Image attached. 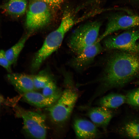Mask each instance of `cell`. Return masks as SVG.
Segmentation results:
<instances>
[{"instance_id": "obj_3", "label": "cell", "mask_w": 139, "mask_h": 139, "mask_svg": "<svg viewBox=\"0 0 139 139\" xmlns=\"http://www.w3.org/2000/svg\"><path fill=\"white\" fill-rule=\"evenodd\" d=\"M66 78L68 87L62 92L54 104L47 108L51 119L57 124L63 123L69 119L79 97L72 76L68 75Z\"/></svg>"}, {"instance_id": "obj_15", "label": "cell", "mask_w": 139, "mask_h": 139, "mask_svg": "<svg viewBox=\"0 0 139 139\" xmlns=\"http://www.w3.org/2000/svg\"><path fill=\"white\" fill-rule=\"evenodd\" d=\"M27 6L26 0H10L2 7L9 15L18 16L24 13Z\"/></svg>"}, {"instance_id": "obj_23", "label": "cell", "mask_w": 139, "mask_h": 139, "mask_svg": "<svg viewBox=\"0 0 139 139\" xmlns=\"http://www.w3.org/2000/svg\"></svg>"}, {"instance_id": "obj_20", "label": "cell", "mask_w": 139, "mask_h": 139, "mask_svg": "<svg viewBox=\"0 0 139 139\" xmlns=\"http://www.w3.org/2000/svg\"><path fill=\"white\" fill-rule=\"evenodd\" d=\"M126 102L134 106L139 105V88L128 93L126 96Z\"/></svg>"}, {"instance_id": "obj_13", "label": "cell", "mask_w": 139, "mask_h": 139, "mask_svg": "<svg viewBox=\"0 0 139 139\" xmlns=\"http://www.w3.org/2000/svg\"><path fill=\"white\" fill-rule=\"evenodd\" d=\"M62 93L51 97L46 96L42 93L34 91L22 94L24 99L28 103L37 107L42 108H47L53 105L57 101Z\"/></svg>"}, {"instance_id": "obj_16", "label": "cell", "mask_w": 139, "mask_h": 139, "mask_svg": "<svg viewBox=\"0 0 139 139\" xmlns=\"http://www.w3.org/2000/svg\"><path fill=\"white\" fill-rule=\"evenodd\" d=\"M28 36V35L24 36L13 46L5 51L6 56L11 65L16 63Z\"/></svg>"}, {"instance_id": "obj_21", "label": "cell", "mask_w": 139, "mask_h": 139, "mask_svg": "<svg viewBox=\"0 0 139 139\" xmlns=\"http://www.w3.org/2000/svg\"><path fill=\"white\" fill-rule=\"evenodd\" d=\"M11 65L6 56L5 51L0 50V65L10 73L11 72Z\"/></svg>"}, {"instance_id": "obj_17", "label": "cell", "mask_w": 139, "mask_h": 139, "mask_svg": "<svg viewBox=\"0 0 139 139\" xmlns=\"http://www.w3.org/2000/svg\"><path fill=\"white\" fill-rule=\"evenodd\" d=\"M122 129L125 135L128 137L139 139V121H129L125 124Z\"/></svg>"}, {"instance_id": "obj_19", "label": "cell", "mask_w": 139, "mask_h": 139, "mask_svg": "<svg viewBox=\"0 0 139 139\" xmlns=\"http://www.w3.org/2000/svg\"><path fill=\"white\" fill-rule=\"evenodd\" d=\"M42 94L47 97L52 96L61 93L58 90L57 85L52 80L42 89Z\"/></svg>"}, {"instance_id": "obj_11", "label": "cell", "mask_w": 139, "mask_h": 139, "mask_svg": "<svg viewBox=\"0 0 139 139\" xmlns=\"http://www.w3.org/2000/svg\"><path fill=\"white\" fill-rule=\"evenodd\" d=\"M88 115L91 121L98 127L105 131L112 118L113 114L110 109L99 106L89 109Z\"/></svg>"}, {"instance_id": "obj_12", "label": "cell", "mask_w": 139, "mask_h": 139, "mask_svg": "<svg viewBox=\"0 0 139 139\" xmlns=\"http://www.w3.org/2000/svg\"><path fill=\"white\" fill-rule=\"evenodd\" d=\"M7 77L11 83L22 94L36 90L32 76L10 73L7 75Z\"/></svg>"}, {"instance_id": "obj_14", "label": "cell", "mask_w": 139, "mask_h": 139, "mask_svg": "<svg viewBox=\"0 0 139 139\" xmlns=\"http://www.w3.org/2000/svg\"><path fill=\"white\" fill-rule=\"evenodd\" d=\"M126 102V96L121 94L112 93L100 98L98 101V105L99 106L110 109L118 107Z\"/></svg>"}, {"instance_id": "obj_2", "label": "cell", "mask_w": 139, "mask_h": 139, "mask_svg": "<svg viewBox=\"0 0 139 139\" xmlns=\"http://www.w3.org/2000/svg\"><path fill=\"white\" fill-rule=\"evenodd\" d=\"M75 22L70 13H65L59 27L47 35L42 46L34 56L31 64L32 70L38 69L44 61L58 48L65 34L73 26Z\"/></svg>"}, {"instance_id": "obj_6", "label": "cell", "mask_w": 139, "mask_h": 139, "mask_svg": "<svg viewBox=\"0 0 139 139\" xmlns=\"http://www.w3.org/2000/svg\"><path fill=\"white\" fill-rule=\"evenodd\" d=\"M16 108L23 119V128L25 132L34 138H45L47 134L45 116L20 107Z\"/></svg>"}, {"instance_id": "obj_7", "label": "cell", "mask_w": 139, "mask_h": 139, "mask_svg": "<svg viewBox=\"0 0 139 139\" xmlns=\"http://www.w3.org/2000/svg\"><path fill=\"white\" fill-rule=\"evenodd\" d=\"M50 17L48 5L41 0H34L29 5L27 13L26 26L31 30L39 29L49 23Z\"/></svg>"}, {"instance_id": "obj_4", "label": "cell", "mask_w": 139, "mask_h": 139, "mask_svg": "<svg viewBox=\"0 0 139 139\" xmlns=\"http://www.w3.org/2000/svg\"><path fill=\"white\" fill-rule=\"evenodd\" d=\"M101 24L95 21L88 23L77 28L72 34L68 45L77 54L95 42L99 37Z\"/></svg>"}, {"instance_id": "obj_1", "label": "cell", "mask_w": 139, "mask_h": 139, "mask_svg": "<svg viewBox=\"0 0 139 139\" xmlns=\"http://www.w3.org/2000/svg\"><path fill=\"white\" fill-rule=\"evenodd\" d=\"M139 76V53L117 51L106 60L101 75L97 79V97L111 89L122 87Z\"/></svg>"}, {"instance_id": "obj_9", "label": "cell", "mask_w": 139, "mask_h": 139, "mask_svg": "<svg viewBox=\"0 0 139 139\" xmlns=\"http://www.w3.org/2000/svg\"><path fill=\"white\" fill-rule=\"evenodd\" d=\"M100 42L97 41L76 54L70 62L71 66L78 72L85 70L93 62L96 56L103 50V48Z\"/></svg>"}, {"instance_id": "obj_8", "label": "cell", "mask_w": 139, "mask_h": 139, "mask_svg": "<svg viewBox=\"0 0 139 139\" xmlns=\"http://www.w3.org/2000/svg\"><path fill=\"white\" fill-rule=\"evenodd\" d=\"M139 26V16L135 15H116L108 20L103 33L97 40L100 42L106 37L117 31Z\"/></svg>"}, {"instance_id": "obj_18", "label": "cell", "mask_w": 139, "mask_h": 139, "mask_svg": "<svg viewBox=\"0 0 139 139\" xmlns=\"http://www.w3.org/2000/svg\"><path fill=\"white\" fill-rule=\"evenodd\" d=\"M36 90L43 89L52 80L47 75L41 74L32 76Z\"/></svg>"}, {"instance_id": "obj_5", "label": "cell", "mask_w": 139, "mask_h": 139, "mask_svg": "<svg viewBox=\"0 0 139 139\" xmlns=\"http://www.w3.org/2000/svg\"><path fill=\"white\" fill-rule=\"evenodd\" d=\"M139 30H131L118 35L107 37L103 39L105 50H118L139 53Z\"/></svg>"}, {"instance_id": "obj_10", "label": "cell", "mask_w": 139, "mask_h": 139, "mask_svg": "<svg viewBox=\"0 0 139 139\" xmlns=\"http://www.w3.org/2000/svg\"><path fill=\"white\" fill-rule=\"evenodd\" d=\"M73 128L77 138L79 139H94L100 135L98 127L92 122L82 118L75 119Z\"/></svg>"}, {"instance_id": "obj_22", "label": "cell", "mask_w": 139, "mask_h": 139, "mask_svg": "<svg viewBox=\"0 0 139 139\" xmlns=\"http://www.w3.org/2000/svg\"><path fill=\"white\" fill-rule=\"evenodd\" d=\"M45 2L48 5L53 8L59 6L65 0H41Z\"/></svg>"}]
</instances>
